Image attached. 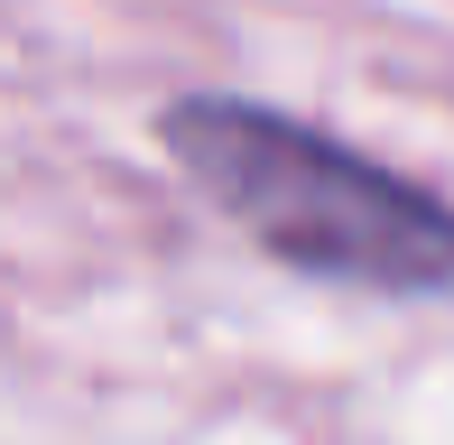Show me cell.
<instances>
[{"instance_id": "6da1fadb", "label": "cell", "mask_w": 454, "mask_h": 445, "mask_svg": "<svg viewBox=\"0 0 454 445\" xmlns=\"http://www.w3.org/2000/svg\"><path fill=\"white\" fill-rule=\"evenodd\" d=\"M168 149L287 269L380 288V297L454 288V214L436 195H418L408 176L353 158L343 139L297 130V121L251 112V103H176Z\"/></svg>"}]
</instances>
